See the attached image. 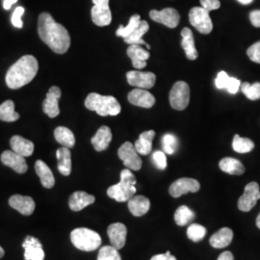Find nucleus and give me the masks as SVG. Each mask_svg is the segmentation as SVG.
I'll return each instance as SVG.
<instances>
[{
	"label": "nucleus",
	"instance_id": "1",
	"mask_svg": "<svg viewBox=\"0 0 260 260\" xmlns=\"http://www.w3.org/2000/svg\"><path fill=\"white\" fill-rule=\"evenodd\" d=\"M38 33L41 40L55 53L64 54L71 47V37L68 30L62 24L56 22L48 13L40 15Z\"/></svg>",
	"mask_w": 260,
	"mask_h": 260
},
{
	"label": "nucleus",
	"instance_id": "2",
	"mask_svg": "<svg viewBox=\"0 0 260 260\" xmlns=\"http://www.w3.org/2000/svg\"><path fill=\"white\" fill-rule=\"evenodd\" d=\"M39 71L37 59L32 55L22 56L6 74V84L10 89H19L30 83Z\"/></svg>",
	"mask_w": 260,
	"mask_h": 260
},
{
	"label": "nucleus",
	"instance_id": "3",
	"mask_svg": "<svg viewBox=\"0 0 260 260\" xmlns=\"http://www.w3.org/2000/svg\"><path fill=\"white\" fill-rule=\"evenodd\" d=\"M85 106L91 111H95L100 116H117L121 110V104L112 95H102L100 93L88 94Z\"/></svg>",
	"mask_w": 260,
	"mask_h": 260
},
{
	"label": "nucleus",
	"instance_id": "4",
	"mask_svg": "<svg viewBox=\"0 0 260 260\" xmlns=\"http://www.w3.org/2000/svg\"><path fill=\"white\" fill-rule=\"evenodd\" d=\"M136 177L126 168L121 171L120 182L108 188L107 195L119 203L128 202L136 193Z\"/></svg>",
	"mask_w": 260,
	"mask_h": 260
},
{
	"label": "nucleus",
	"instance_id": "5",
	"mask_svg": "<svg viewBox=\"0 0 260 260\" xmlns=\"http://www.w3.org/2000/svg\"><path fill=\"white\" fill-rule=\"evenodd\" d=\"M71 240L75 248L80 251H95L102 245L101 235L86 228L74 230L71 233Z\"/></svg>",
	"mask_w": 260,
	"mask_h": 260
},
{
	"label": "nucleus",
	"instance_id": "6",
	"mask_svg": "<svg viewBox=\"0 0 260 260\" xmlns=\"http://www.w3.org/2000/svg\"><path fill=\"white\" fill-rule=\"evenodd\" d=\"M190 102V88L189 85L184 81H177L173 86L170 92V103L171 106L182 111L187 108Z\"/></svg>",
	"mask_w": 260,
	"mask_h": 260
},
{
	"label": "nucleus",
	"instance_id": "7",
	"mask_svg": "<svg viewBox=\"0 0 260 260\" xmlns=\"http://www.w3.org/2000/svg\"><path fill=\"white\" fill-rule=\"evenodd\" d=\"M189 20L192 26L202 34L207 35L211 33L213 29V23L210 19L209 12L203 7H194L189 12Z\"/></svg>",
	"mask_w": 260,
	"mask_h": 260
},
{
	"label": "nucleus",
	"instance_id": "8",
	"mask_svg": "<svg viewBox=\"0 0 260 260\" xmlns=\"http://www.w3.org/2000/svg\"><path fill=\"white\" fill-rule=\"evenodd\" d=\"M118 155L123 162V165L132 171H139L142 168V159L134 145L130 142H125L118 150Z\"/></svg>",
	"mask_w": 260,
	"mask_h": 260
},
{
	"label": "nucleus",
	"instance_id": "9",
	"mask_svg": "<svg viewBox=\"0 0 260 260\" xmlns=\"http://www.w3.org/2000/svg\"><path fill=\"white\" fill-rule=\"evenodd\" d=\"M259 199V185L254 181L248 183L245 187L244 194L238 200L239 210H241L243 212L251 211Z\"/></svg>",
	"mask_w": 260,
	"mask_h": 260
},
{
	"label": "nucleus",
	"instance_id": "10",
	"mask_svg": "<svg viewBox=\"0 0 260 260\" xmlns=\"http://www.w3.org/2000/svg\"><path fill=\"white\" fill-rule=\"evenodd\" d=\"M93 7L91 11L93 22L98 26H107L111 23V10L109 0H93Z\"/></svg>",
	"mask_w": 260,
	"mask_h": 260
},
{
	"label": "nucleus",
	"instance_id": "11",
	"mask_svg": "<svg viewBox=\"0 0 260 260\" xmlns=\"http://www.w3.org/2000/svg\"><path fill=\"white\" fill-rule=\"evenodd\" d=\"M201 185L194 178H179L170 186L169 193L174 198H179L188 193H196L200 190Z\"/></svg>",
	"mask_w": 260,
	"mask_h": 260
},
{
	"label": "nucleus",
	"instance_id": "12",
	"mask_svg": "<svg viewBox=\"0 0 260 260\" xmlns=\"http://www.w3.org/2000/svg\"><path fill=\"white\" fill-rule=\"evenodd\" d=\"M149 17L153 21L164 24L169 28L177 27L180 19L178 12L174 8H166L161 11L152 10L149 13Z\"/></svg>",
	"mask_w": 260,
	"mask_h": 260
},
{
	"label": "nucleus",
	"instance_id": "13",
	"mask_svg": "<svg viewBox=\"0 0 260 260\" xmlns=\"http://www.w3.org/2000/svg\"><path fill=\"white\" fill-rule=\"evenodd\" d=\"M127 82L133 87H137L140 89H150L154 86L156 82V76L150 72H140L132 71L126 74Z\"/></svg>",
	"mask_w": 260,
	"mask_h": 260
},
{
	"label": "nucleus",
	"instance_id": "14",
	"mask_svg": "<svg viewBox=\"0 0 260 260\" xmlns=\"http://www.w3.org/2000/svg\"><path fill=\"white\" fill-rule=\"evenodd\" d=\"M1 162L5 166L13 169L18 174H24L27 171V163L24 157L14 150H5L1 154Z\"/></svg>",
	"mask_w": 260,
	"mask_h": 260
},
{
	"label": "nucleus",
	"instance_id": "15",
	"mask_svg": "<svg viewBox=\"0 0 260 260\" xmlns=\"http://www.w3.org/2000/svg\"><path fill=\"white\" fill-rule=\"evenodd\" d=\"M60 88L53 86L49 89L46 100L43 103V110L49 118H56L60 114L59 100L61 98Z\"/></svg>",
	"mask_w": 260,
	"mask_h": 260
},
{
	"label": "nucleus",
	"instance_id": "16",
	"mask_svg": "<svg viewBox=\"0 0 260 260\" xmlns=\"http://www.w3.org/2000/svg\"><path fill=\"white\" fill-rule=\"evenodd\" d=\"M107 234L111 242V246L118 251L122 249L126 242L127 229L121 223H112L107 229Z\"/></svg>",
	"mask_w": 260,
	"mask_h": 260
},
{
	"label": "nucleus",
	"instance_id": "17",
	"mask_svg": "<svg viewBox=\"0 0 260 260\" xmlns=\"http://www.w3.org/2000/svg\"><path fill=\"white\" fill-rule=\"evenodd\" d=\"M25 260H44L45 251L42 243L33 236H27L22 243Z\"/></svg>",
	"mask_w": 260,
	"mask_h": 260
},
{
	"label": "nucleus",
	"instance_id": "18",
	"mask_svg": "<svg viewBox=\"0 0 260 260\" xmlns=\"http://www.w3.org/2000/svg\"><path fill=\"white\" fill-rule=\"evenodd\" d=\"M9 205L12 208L18 210L19 213L29 216L35 210V202L31 197L14 195L9 199Z\"/></svg>",
	"mask_w": 260,
	"mask_h": 260
},
{
	"label": "nucleus",
	"instance_id": "19",
	"mask_svg": "<svg viewBox=\"0 0 260 260\" xmlns=\"http://www.w3.org/2000/svg\"><path fill=\"white\" fill-rule=\"evenodd\" d=\"M128 102L135 106L150 108L155 104V98L144 89H134L128 93Z\"/></svg>",
	"mask_w": 260,
	"mask_h": 260
},
{
	"label": "nucleus",
	"instance_id": "20",
	"mask_svg": "<svg viewBox=\"0 0 260 260\" xmlns=\"http://www.w3.org/2000/svg\"><path fill=\"white\" fill-rule=\"evenodd\" d=\"M126 53L135 69L142 70L147 66V61L149 58V50L144 49L140 45H130Z\"/></svg>",
	"mask_w": 260,
	"mask_h": 260
},
{
	"label": "nucleus",
	"instance_id": "21",
	"mask_svg": "<svg viewBox=\"0 0 260 260\" xmlns=\"http://www.w3.org/2000/svg\"><path fill=\"white\" fill-rule=\"evenodd\" d=\"M94 201H95L94 196L89 195L83 191H76L70 197L69 205L73 211L78 212V211H81L85 207H87L88 205L93 204Z\"/></svg>",
	"mask_w": 260,
	"mask_h": 260
},
{
	"label": "nucleus",
	"instance_id": "22",
	"mask_svg": "<svg viewBox=\"0 0 260 260\" xmlns=\"http://www.w3.org/2000/svg\"><path fill=\"white\" fill-rule=\"evenodd\" d=\"M112 141L111 129L108 126L103 125L96 131L91 142L96 151H103L107 149Z\"/></svg>",
	"mask_w": 260,
	"mask_h": 260
},
{
	"label": "nucleus",
	"instance_id": "23",
	"mask_svg": "<svg viewBox=\"0 0 260 260\" xmlns=\"http://www.w3.org/2000/svg\"><path fill=\"white\" fill-rule=\"evenodd\" d=\"M10 145H11L12 150L19 153V155L23 157L32 155L34 151V144L31 141L19 135L12 137V139L10 141Z\"/></svg>",
	"mask_w": 260,
	"mask_h": 260
},
{
	"label": "nucleus",
	"instance_id": "24",
	"mask_svg": "<svg viewBox=\"0 0 260 260\" xmlns=\"http://www.w3.org/2000/svg\"><path fill=\"white\" fill-rule=\"evenodd\" d=\"M149 207V200L144 196H133L128 201V209L131 214L136 217H141L148 213Z\"/></svg>",
	"mask_w": 260,
	"mask_h": 260
},
{
	"label": "nucleus",
	"instance_id": "25",
	"mask_svg": "<svg viewBox=\"0 0 260 260\" xmlns=\"http://www.w3.org/2000/svg\"><path fill=\"white\" fill-rule=\"evenodd\" d=\"M181 47L185 52L186 57L189 60H196L199 56L195 47V40L190 28H183L181 31Z\"/></svg>",
	"mask_w": 260,
	"mask_h": 260
},
{
	"label": "nucleus",
	"instance_id": "26",
	"mask_svg": "<svg viewBox=\"0 0 260 260\" xmlns=\"http://www.w3.org/2000/svg\"><path fill=\"white\" fill-rule=\"evenodd\" d=\"M233 239V230L229 228H223L219 232L214 233L213 235L210 237L209 243L213 248L223 249L232 243Z\"/></svg>",
	"mask_w": 260,
	"mask_h": 260
},
{
	"label": "nucleus",
	"instance_id": "27",
	"mask_svg": "<svg viewBox=\"0 0 260 260\" xmlns=\"http://www.w3.org/2000/svg\"><path fill=\"white\" fill-rule=\"evenodd\" d=\"M155 137V131L149 130L141 133L139 139L134 144V147L141 155H148L152 149V140Z\"/></svg>",
	"mask_w": 260,
	"mask_h": 260
},
{
	"label": "nucleus",
	"instance_id": "28",
	"mask_svg": "<svg viewBox=\"0 0 260 260\" xmlns=\"http://www.w3.org/2000/svg\"><path fill=\"white\" fill-rule=\"evenodd\" d=\"M35 170L37 173L38 176L41 179L42 185L45 188L50 189L52 188L55 184V178L51 172V170L47 166V164L42 161V160H38L35 163Z\"/></svg>",
	"mask_w": 260,
	"mask_h": 260
},
{
	"label": "nucleus",
	"instance_id": "29",
	"mask_svg": "<svg viewBox=\"0 0 260 260\" xmlns=\"http://www.w3.org/2000/svg\"><path fill=\"white\" fill-rule=\"evenodd\" d=\"M149 25L148 21L142 20L140 22L139 25L130 34L129 36L123 39L124 43H126L128 45H140V46L144 45L148 49H149L150 47L143 40V36L149 31Z\"/></svg>",
	"mask_w": 260,
	"mask_h": 260
},
{
	"label": "nucleus",
	"instance_id": "30",
	"mask_svg": "<svg viewBox=\"0 0 260 260\" xmlns=\"http://www.w3.org/2000/svg\"><path fill=\"white\" fill-rule=\"evenodd\" d=\"M56 156L58 160L59 172L65 177L70 176L72 173V154L70 149L63 147L61 149H57Z\"/></svg>",
	"mask_w": 260,
	"mask_h": 260
},
{
	"label": "nucleus",
	"instance_id": "31",
	"mask_svg": "<svg viewBox=\"0 0 260 260\" xmlns=\"http://www.w3.org/2000/svg\"><path fill=\"white\" fill-rule=\"evenodd\" d=\"M219 167L223 172L229 174V175L241 176L245 173L244 165L239 160H237L235 158H223L219 163Z\"/></svg>",
	"mask_w": 260,
	"mask_h": 260
},
{
	"label": "nucleus",
	"instance_id": "32",
	"mask_svg": "<svg viewBox=\"0 0 260 260\" xmlns=\"http://www.w3.org/2000/svg\"><path fill=\"white\" fill-rule=\"evenodd\" d=\"M56 141L63 147L72 149L75 144V138L73 131L65 126H59L54 130Z\"/></svg>",
	"mask_w": 260,
	"mask_h": 260
},
{
	"label": "nucleus",
	"instance_id": "33",
	"mask_svg": "<svg viewBox=\"0 0 260 260\" xmlns=\"http://www.w3.org/2000/svg\"><path fill=\"white\" fill-rule=\"evenodd\" d=\"M19 114L15 111V103L13 101H6L0 105V120L7 122L18 121Z\"/></svg>",
	"mask_w": 260,
	"mask_h": 260
},
{
	"label": "nucleus",
	"instance_id": "34",
	"mask_svg": "<svg viewBox=\"0 0 260 260\" xmlns=\"http://www.w3.org/2000/svg\"><path fill=\"white\" fill-rule=\"evenodd\" d=\"M195 219V213L186 205L179 206L175 213V221L177 225L184 226Z\"/></svg>",
	"mask_w": 260,
	"mask_h": 260
},
{
	"label": "nucleus",
	"instance_id": "35",
	"mask_svg": "<svg viewBox=\"0 0 260 260\" xmlns=\"http://www.w3.org/2000/svg\"><path fill=\"white\" fill-rule=\"evenodd\" d=\"M233 148L238 153H247L253 149L254 143L249 138H243L236 134L233 138Z\"/></svg>",
	"mask_w": 260,
	"mask_h": 260
},
{
	"label": "nucleus",
	"instance_id": "36",
	"mask_svg": "<svg viewBox=\"0 0 260 260\" xmlns=\"http://www.w3.org/2000/svg\"><path fill=\"white\" fill-rule=\"evenodd\" d=\"M141 21H142V20H141V17H140L139 15H133V16L130 18L128 24H127L125 27L121 25L120 28L117 30L116 35H117L118 37L123 38V39L128 37L130 34L139 25Z\"/></svg>",
	"mask_w": 260,
	"mask_h": 260
},
{
	"label": "nucleus",
	"instance_id": "37",
	"mask_svg": "<svg viewBox=\"0 0 260 260\" xmlns=\"http://www.w3.org/2000/svg\"><path fill=\"white\" fill-rule=\"evenodd\" d=\"M242 93L246 95L247 99L251 101H257L260 99V82L250 84L244 82L241 84Z\"/></svg>",
	"mask_w": 260,
	"mask_h": 260
},
{
	"label": "nucleus",
	"instance_id": "38",
	"mask_svg": "<svg viewBox=\"0 0 260 260\" xmlns=\"http://www.w3.org/2000/svg\"><path fill=\"white\" fill-rule=\"evenodd\" d=\"M206 234V229L199 223H192L187 230V236L193 242L202 241Z\"/></svg>",
	"mask_w": 260,
	"mask_h": 260
},
{
	"label": "nucleus",
	"instance_id": "39",
	"mask_svg": "<svg viewBox=\"0 0 260 260\" xmlns=\"http://www.w3.org/2000/svg\"><path fill=\"white\" fill-rule=\"evenodd\" d=\"M98 260H121V255L113 246H104L99 252Z\"/></svg>",
	"mask_w": 260,
	"mask_h": 260
},
{
	"label": "nucleus",
	"instance_id": "40",
	"mask_svg": "<svg viewBox=\"0 0 260 260\" xmlns=\"http://www.w3.org/2000/svg\"><path fill=\"white\" fill-rule=\"evenodd\" d=\"M162 147L165 153L174 154L177 148V137L173 134H165L162 138Z\"/></svg>",
	"mask_w": 260,
	"mask_h": 260
},
{
	"label": "nucleus",
	"instance_id": "41",
	"mask_svg": "<svg viewBox=\"0 0 260 260\" xmlns=\"http://www.w3.org/2000/svg\"><path fill=\"white\" fill-rule=\"evenodd\" d=\"M152 159L159 170H165L167 167V158L165 155V152L160 150L154 151L152 154Z\"/></svg>",
	"mask_w": 260,
	"mask_h": 260
},
{
	"label": "nucleus",
	"instance_id": "42",
	"mask_svg": "<svg viewBox=\"0 0 260 260\" xmlns=\"http://www.w3.org/2000/svg\"><path fill=\"white\" fill-rule=\"evenodd\" d=\"M247 54L252 62L260 64V41L248 48Z\"/></svg>",
	"mask_w": 260,
	"mask_h": 260
},
{
	"label": "nucleus",
	"instance_id": "43",
	"mask_svg": "<svg viewBox=\"0 0 260 260\" xmlns=\"http://www.w3.org/2000/svg\"><path fill=\"white\" fill-rule=\"evenodd\" d=\"M230 80H231V76L230 75H228L225 72H220L218 75H217L216 80H215V85L220 90L226 89Z\"/></svg>",
	"mask_w": 260,
	"mask_h": 260
},
{
	"label": "nucleus",
	"instance_id": "44",
	"mask_svg": "<svg viewBox=\"0 0 260 260\" xmlns=\"http://www.w3.org/2000/svg\"><path fill=\"white\" fill-rule=\"evenodd\" d=\"M24 14L23 7H17L12 16V23L15 27L22 28L23 22L21 20V16Z\"/></svg>",
	"mask_w": 260,
	"mask_h": 260
},
{
	"label": "nucleus",
	"instance_id": "45",
	"mask_svg": "<svg viewBox=\"0 0 260 260\" xmlns=\"http://www.w3.org/2000/svg\"><path fill=\"white\" fill-rule=\"evenodd\" d=\"M202 7L210 12L213 10L219 9L221 7V2L219 0H200Z\"/></svg>",
	"mask_w": 260,
	"mask_h": 260
},
{
	"label": "nucleus",
	"instance_id": "46",
	"mask_svg": "<svg viewBox=\"0 0 260 260\" xmlns=\"http://www.w3.org/2000/svg\"><path fill=\"white\" fill-rule=\"evenodd\" d=\"M250 20L254 27H260V10H254L250 13Z\"/></svg>",
	"mask_w": 260,
	"mask_h": 260
},
{
	"label": "nucleus",
	"instance_id": "47",
	"mask_svg": "<svg viewBox=\"0 0 260 260\" xmlns=\"http://www.w3.org/2000/svg\"><path fill=\"white\" fill-rule=\"evenodd\" d=\"M150 260H177V258L171 254V251H168L166 253L154 255Z\"/></svg>",
	"mask_w": 260,
	"mask_h": 260
},
{
	"label": "nucleus",
	"instance_id": "48",
	"mask_svg": "<svg viewBox=\"0 0 260 260\" xmlns=\"http://www.w3.org/2000/svg\"><path fill=\"white\" fill-rule=\"evenodd\" d=\"M218 260H234V257H233V254L231 251H223L219 255Z\"/></svg>",
	"mask_w": 260,
	"mask_h": 260
},
{
	"label": "nucleus",
	"instance_id": "49",
	"mask_svg": "<svg viewBox=\"0 0 260 260\" xmlns=\"http://www.w3.org/2000/svg\"><path fill=\"white\" fill-rule=\"evenodd\" d=\"M18 0H4L3 2V8L5 10H10L12 5L15 4Z\"/></svg>",
	"mask_w": 260,
	"mask_h": 260
},
{
	"label": "nucleus",
	"instance_id": "50",
	"mask_svg": "<svg viewBox=\"0 0 260 260\" xmlns=\"http://www.w3.org/2000/svg\"><path fill=\"white\" fill-rule=\"evenodd\" d=\"M239 3H241L243 5H248V4H251V2L253 0H237Z\"/></svg>",
	"mask_w": 260,
	"mask_h": 260
},
{
	"label": "nucleus",
	"instance_id": "51",
	"mask_svg": "<svg viewBox=\"0 0 260 260\" xmlns=\"http://www.w3.org/2000/svg\"><path fill=\"white\" fill-rule=\"evenodd\" d=\"M256 226L260 230V213L259 215L257 216V218H256Z\"/></svg>",
	"mask_w": 260,
	"mask_h": 260
},
{
	"label": "nucleus",
	"instance_id": "52",
	"mask_svg": "<svg viewBox=\"0 0 260 260\" xmlns=\"http://www.w3.org/2000/svg\"><path fill=\"white\" fill-rule=\"evenodd\" d=\"M4 250H3V248L0 246V258H2L3 256H4Z\"/></svg>",
	"mask_w": 260,
	"mask_h": 260
}]
</instances>
